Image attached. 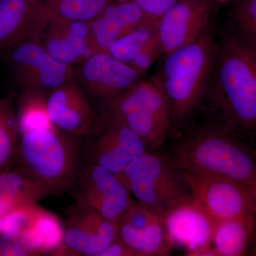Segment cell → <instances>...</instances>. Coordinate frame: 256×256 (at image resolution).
Masks as SVG:
<instances>
[{"instance_id": "cell-17", "label": "cell", "mask_w": 256, "mask_h": 256, "mask_svg": "<svg viewBox=\"0 0 256 256\" xmlns=\"http://www.w3.org/2000/svg\"><path fill=\"white\" fill-rule=\"evenodd\" d=\"M144 23V14L134 1L111 2L89 25L99 52L108 53L120 37Z\"/></svg>"}, {"instance_id": "cell-15", "label": "cell", "mask_w": 256, "mask_h": 256, "mask_svg": "<svg viewBox=\"0 0 256 256\" xmlns=\"http://www.w3.org/2000/svg\"><path fill=\"white\" fill-rule=\"evenodd\" d=\"M47 109L56 127L74 138L92 134L98 117L88 96L76 82L47 94Z\"/></svg>"}, {"instance_id": "cell-12", "label": "cell", "mask_w": 256, "mask_h": 256, "mask_svg": "<svg viewBox=\"0 0 256 256\" xmlns=\"http://www.w3.org/2000/svg\"><path fill=\"white\" fill-rule=\"evenodd\" d=\"M75 76L88 96L107 102L134 85L141 75L110 54L98 52L79 64Z\"/></svg>"}, {"instance_id": "cell-27", "label": "cell", "mask_w": 256, "mask_h": 256, "mask_svg": "<svg viewBox=\"0 0 256 256\" xmlns=\"http://www.w3.org/2000/svg\"><path fill=\"white\" fill-rule=\"evenodd\" d=\"M230 20L232 32L256 47V0H234Z\"/></svg>"}, {"instance_id": "cell-22", "label": "cell", "mask_w": 256, "mask_h": 256, "mask_svg": "<svg viewBox=\"0 0 256 256\" xmlns=\"http://www.w3.org/2000/svg\"><path fill=\"white\" fill-rule=\"evenodd\" d=\"M111 0H44L46 18L90 22L97 18Z\"/></svg>"}, {"instance_id": "cell-5", "label": "cell", "mask_w": 256, "mask_h": 256, "mask_svg": "<svg viewBox=\"0 0 256 256\" xmlns=\"http://www.w3.org/2000/svg\"><path fill=\"white\" fill-rule=\"evenodd\" d=\"M73 136L56 127L20 136L18 164L24 166L54 194L73 184L78 174V146Z\"/></svg>"}, {"instance_id": "cell-4", "label": "cell", "mask_w": 256, "mask_h": 256, "mask_svg": "<svg viewBox=\"0 0 256 256\" xmlns=\"http://www.w3.org/2000/svg\"><path fill=\"white\" fill-rule=\"evenodd\" d=\"M122 176L136 201L161 218L192 200L184 172L161 154L146 151L128 165Z\"/></svg>"}, {"instance_id": "cell-10", "label": "cell", "mask_w": 256, "mask_h": 256, "mask_svg": "<svg viewBox=\"0 0 256 256\" xmlns=\"http://www.w3.org/2000/svg\"><path fill=\"white\" fill-rule=\"evenodd\" d=\"M90 144V162L104 166L114 174L122 175L133 160L146 151V144L114 114L106 111L98 118Z\"/></svg>"}, {"instance_id": "cell-32", "label": "cell", "mask_w": 256, "mask_h": 256, "mask_svg": "<svg viewBox=\"0 0 256 256\" xmlns=\"http://www.w3.org/2000/svg\"><path fill=\"white\" fill-rule=\"evenodd\" d=\"M162 54L164 53L156 32V34L131 60L129 65L142 76Z\"/></svg>"}, {"instance_id": "cell-18", "label": "cell", "mask_w": 256, "mask_h": 256, "mask_svg": "<svg viewBox=\"0 0 256 256\" xmlns=\"http://www.w3.org/2000/svg\"><path fill=\"white\" fill-rule=\"evenodd\" d=\"M52 194L48 186L22 165L0 173V197L10 210L37 204Z\"/></svg>"}, {"instance_id": "cell-34", "label": "cell", "mask_w": 256, "mask_h": 256, "mask_svg": "<svg viewBox=\"0 0 256 256\" xmlns=\"http://www.w3.org/2000/svg\"><path fill=\"white\" fill-rule=\"evenodd\" d=\"M98 256H138L137 252L121 242L119 238L114 240Z\"/></svg>"}, {"instance_id": "cell-9", "label": "cell", "mask_w": 256, "mask_h": 256, "mask_svg": "<svg viewBox=\"0 0 256 256\" xmlns=\"http://www.w3.org/2000/svg\"><path fill=\"white\" fill-rule=\"evenodd\" d=\"M74 184L79 206L95 210L107 220L119 222L133 201L122 175L97 163H88Z\"/></svg>"}, {"instance_id": "cell-11", "label": "cell", "mask_w": 256, "mask_h": 256, "mask_svg": "<svg viewBox=\"0 0 256 256\" xmlns=\"http://www.w3.org/2000/svg\"><path fill=\"white\" fill-rule=\"evenodd\" d=\"M213 0H180L158 20L156 36L164 54L188 44L210 30Z\"/></svg>"}, {"instance_id": "cell-29", "label": "cell", "mask_w": 256, "mask_h": 256, "mask_svg": "<svg viewBox=\"0 0 256 256\" xmlns=\"http://www.w3.org/2000/svg\"><path fill=\"white\" fill-rule=\"evenodd\" d=\"M34 227L41 235L43 240L44 254H50L52 255L64 240L65 229L60 218L54 214L43 208Z\"/></svg>"}, {"instance_id": "cell-2", "label": "cell", "mask_w": 256, "mask_h": 256, "mask_svg": "<svg viewBox=\"0 0 256 256\" xmlns=\"http://www.w3.org/2000/svg\"><path fill=\"white\" fill-rule=\"evenodd\" d=\"M217 44L210 30L194 42L165 55L153 79L164 90L172 121H182L195 110L210 88Z\"/></svg>"}, {"instance_id": "cell-3", "label": "cell", "mask_w": 256, "mask_h": 256, "mask_svg": "<svg viewBox=\"0 0 256 256\" xmlns=\"http://www.w3.org/2000/svg\"><path fill=\"white\" fill-rule=\"evenodd\" d=\"M172 160L184 172L223 176L256 192V156L224 128H202L186 134Z\"/></svg>"}, {"instance_id": "cell-36", "label": "cell", "mask_w": 256, "mask_h": 256, "mask_svg": "<svg viewBox=\"0 0 256 256\" xmlns=\"http://www.w3.org/2000/svg\"><path fill=\"white\" fill-rule=\"evenodd\" d=\"M214 1L218 2L220 3H225L230 1V0H214Z\"/></svg>"}, {"instance_id": "cell-25", "label": "cell", "mask_w": 256, "mask_h": 256, "mask_svg": "<svg viewBox=\"0 0 256 256\" xmlns=\"http://www.w3.org/2000/svg\"><path fill=\"white\" fill-rule=\"evenodd\" d=\"M156 26L150 24H143L120 37L111 45L108 53L116 60L129 64L156 34Z\"/></svg>"}, {"instance_id": "cell-19", "label": "cell", "mask_w": 256, "mask_h": 256, "mask_svg": "<svg viewBox=\"0 0 256 256\" xmlns=\"http://www.w3.org/2000/svg\"><path fill=\"white\" fill-rule=\"evenodd\" d=\"M256 228V214L216 222L210 246L216 256L246 255Z\"/></svg>"}, {"instance_id": "cell-31", "label": "cell", "mask_w": 256, "mask_h": 256, "mask_svg": "<svg viewBox=\"0 0 256 256\" xmlns=\"http://www.w3.org/2000/svg\"><path fill=\"white\" fill-rule=\"evenodd\" d=\"M162 218L133 200L119 222L140 230Z\"/></svg>"}, {"instance_id": "cell-28", "label": "cell", "mask_w": 256, "mask_h": 256, "mask_svg": "<svg viewBox=\"0 0 256 256\" xmlns=\"http://www.w3.org/2000/svg\"><path fill=\"white\" fill-rule=\"evenodd\" d=\"M118 238V222L107 220L95 212L92 238L84 249L82 256H98Z\"/></svg>"}, {"instance_id": "cell-33", "label": "cell", "mask_w": 256, "mask_h": 256, "mask_svg": "<svg viewBox=\"0 0 256 256\" xmlns=\"http://www.w3.org/2000/svg\"><path fill=\"white\" fill-rule=\"evenodd\" d=\"M180 0H134L142 10L146 22L156 26L158 20Z\"/></svg>"}, {"instance_id": "cell-20", "label": "cell", "mask_w": 256, "mask_h": 256, "mask_svg": "<svg viewBox=\"0 0 256 256\" xmlns=\"http://www.w3.org/2000/svg\"><path fill=\"white\" fill-rule=\"evenodd\" d=\"M118 238L138 256H166L172 248L163 218L140 230L118 222Z\"/></svg>"}, {"instance_id": "cell-1", "label": "cell", "mask_w": 256, "mask_h": 256, "mask_svg": "<svg viewBox=\"0 0 256 256\" xmlns=\"http://www.w3.org/2000/svg\"><path fill=\"white\" fill-rule=\"evenodd\" d=\"M213 100L224 130L256 134V47L229 32L217 44Z\"/></svg>"}, {"instance_id": "cell-26", "label": "cell", "mask_w": 256, "mask_h": 256, "mask_svg": "<svg viewBox=\"0 0 256 256\" xmlns=\"http://www.w3.org/2000/svg\"><path fill=\"white\" fill-rule=\"evenodd\" d=\"M44 254L43 240L35 227L0 236V256H40Z\"/></svg>"}, {"instance_id": "cell-24", "label": "cell", "mask_w": 256, "mask_h": 256, "mask_svg": "<svg viewBox=\"0 0 256 256\" xmlns=\"http://www.w3.org/2000/svg\"><path fill=\"white\" fill-rule=\"evenodd\" d=\"M70 216L67 222L63 242L53 256H82L90 242L94 226V210L82 208Z\"/></svg>"}, {"instance_id": "cell-13", "label": "cell", "mask_w": 256, "mask_h": 256, "mask_svg": "<svg viewBox=\"0 0 256 256\" xmlns=\"http://www.w3.org/2000/svg\"><path fill=\"white\" fill-rule=\"evenodd\" d=\"M38 35L42 46L53 58L72 66L100 52L89 22L45 18Z\"/></svg>"}, {"instance_id": "cell-7", "label": "cell", "mask_w": 256, "mask_h": 256, "mask_svg": "<svg viewBox=\"0 0 256 256\" xmlns=\"http://www.w3.org/2000/svg\"><path fill=\"white\" fill-rule=\"evenodd\" d=\"M38 33L18 42L6 53L13 82L21 92L48 94L57 88L76 82L72 66L52 56L42 46Z\"/></svg>"}, {"instance_id": "cell-23", "label": "cell", "mask_w": 256, "mask_h": 256, "mask_svg": "<svg viewBox=\"0 0 256 256\" xmlns=\"http://www.w3.org/2000/svg\"><path fill=\"white\" fill-rule=\"evenodd\" d=\"M46 100L44 92H21L16 111L20 136L34 130L56 127L48 116Z\"/></svg>"}, {"instance_id": "cell-16", "label": "cell", "mask_w": 256, "mask_h": 256, "mask_svg": "<svg viewBox=\"0 0 256 256\" xmlns=\"http://www.w3.org/2000/svg\"><path fill=\"white\" fill-rule=\"evenodd\" d=\"M44 0H0V52L38 33L45 20Z\"/></svg>"}, {"instance_id": "cell-21", "label": "cell", "mask_w": 256, "mask_h": 256, "mask_svg": "<svg viewBox=\"0 0 256 256\" xmlns=\"http://www.w3.org/2000/svg\"><path fill=\"white\" fill-rule=\"evenodd\" d=\"M20 133L11 97L0 98V173L18 162Z\"/></svg>"}, {"instance_id": "cell-6", "label": "cell", "mask_w": 256, "mask_h": 256, "mask_svg": "<svg viewBox=\"0 0 256 256\" xmlns=\"http://www.w3.org/2000/svg\"><path fill=\"white\" fill-rule=\"evenodd\" d=\"M108 112L118 118L148 148H158L168 137L172 118L169 100L152 78L138 80L106 102Z\"/></svg>"}, {"instance_id": "cell-8", "label": "cell", "mask_w": 256, "mask_h": 256, "mask_svg": "<svg viewBox=\"0 0 256 256\" xmlns=\"http://www.w3.org/2000/svg\"><path fill=\"white\" fill-rule=\"evenodd\" d=\"M184 173L192 200L214 223L256 214V192L252 188L223 176Z\"/></svg>"}, {"instance_id": "cell-35", "label": "cell", "mask_w": 256, "mask_h": 256, "mask_svg": "<svg viewBox=\"0 0 256 256\" xmlns=\"http://www.w3.org/2000/svg\"><path fill=\"white\" fill-rule=\"evenodd\" d=\"M134 0H111V2H132Z\"/></svg>"}, {"instance_id": "cell-14", "label": "cell", "mask_w": 256, "mask_h": 256, "mask_svg": "<svg viewBox=\"0 0 256 256\" xmlns=\"http://www.w3.org/2000/svg\"><path fill=\"white\" fill-rule=\"evenodd\" d=\"M163 220L172 247L184 248L188 256H216L210 246L214 222L193 200L172 208Z\"/></svg>"}, {"instance_id": "cell-30", "label": "cell", "mask_w": 256, "mask_h": 256, "mask_svg": "<svg viewBox=\"0 0 256 256\" xmlns=\"http://www.w3.org/2000/svg\"><path fill=\"white\" fill-rule=\"evenodd\" d=\"M43 208L37 204L24 205L0 216V236L22 232L34 226Z\"/></svg>"}]
</instances>
